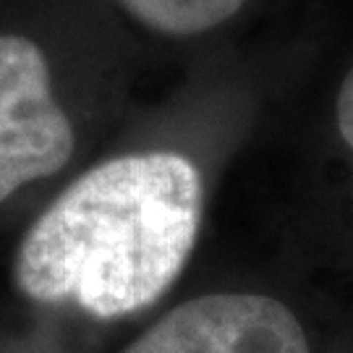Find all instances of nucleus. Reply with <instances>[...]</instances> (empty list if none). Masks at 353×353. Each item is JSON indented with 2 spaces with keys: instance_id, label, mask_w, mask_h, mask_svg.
Wrapping results in <instances>:
<instances>
[{
  "instance_id": "nucleus-1",
  "label": "nucleus",
  "mask_w": 353,
  "mask_h": 353,
  "mask_svg": "<svg viewBox=\"0 0 353 353\" xmlns=\"http://www.w3.org/2000/svg\"><path fill=\"white\" fill-rule=\"evenodd\" d=\"M202 176L176 152L126 154L87 170L24 236L13 278L42 303L74 301L100 319L154 303L189 262Z\"/></svg>"
},
{
  "instance_id": "nucleus-2",
  "label": "nucleus",
  "mask_w": 353,
  "mask_h": 353,
  "mask_svg": "<svg viewBox=\"0 0 353 353\" xmlns=\"http://www.w3.org/2000/svg\"><path fill=\"white\" fill-rule=\"evenodd\" d=\"M74 128L52 97L45 52L19 34L0 37V202L58 173L74 154Z\"/></svg>"
},
{
  "instance_id": "nucleus-3",
  "label": "nucleus",
  "mask_w": 353,
  "mask_h": 353,
  "mask_svg": "<svg viewBox=\"0 0 353 353\" xmlns=\"http://www.w3.org/2000/svg\"><path fill=\"white\" fill-rule=\"evenodd\" d=\"M123 353H309V343L275 299L212 293L176 306Z\"/></svg>"
},
{
  "instance_id": "nucleus-4",
  "label": "nucleus",
  "mask_w": 353,
  "mask_h": 353,
  "mask_svg": "<svg viewBox=\"0 0 353 353\" xmlns=\"http://www.w3.org/2000/svg\"><path fill=\"white\" fill-rule=\"evenodd\" d=\"M137 21L163 34L189 37L236 16L246 0H118Z\"/></svg>"
},
{
  "instance_id": "nucleus-5",
  "label": "nucleus",
  "mask_w": 353,
  "mask_h": 353,
  "mask_svg": "<svg viewBox=\"0 0 353 353\" xmlns=\"http://www.w3.org/2000/svg\"><path fill=\"white\" fill-rule=\"evenodd\" d=\"M338 126L345 144L353 150V68L348 71L338 94Z\"/></svg>"
}]
</instances>
